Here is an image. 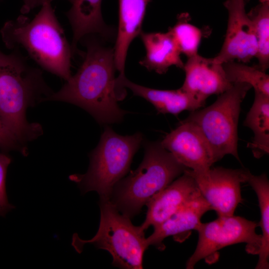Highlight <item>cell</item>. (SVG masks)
I'll return each mask as SVG.
<instances>
[{"label":"cell","mask_w":269,"mask_h":269,"mask_svg":"<svg viewBox=\"0 0 269 269\" xmlns=\"http://www.w3.org/2000/svg\"><path fill=\"white\" fill-rule=\"evenodd\" d=\"M87 51L76 73L45 100L65 102L89 112L102 124L121 122L126 112L118 106L124 97L117 85L114 49L93 39L86 41Z\"/></svg>","instance_id":"obj_1"},{"label":"cell","mask_w":269,"mask_h":269,"mask_svg":"<svg viewBox=\"0 0 269 269\" xmlns=\"http://www.w3.org/2000/svg\"><path fill=\"white\" fill-rule=\"evenodd\" d=\"M0 34L7 48L22 50L41 68L66 81L71 77V46L51 3L43 4L32 18L22 14L6 21Z\"/></svg>","instance_id":"obj_2"},{"label":"cell","mask_w":269,"mask_h":269,"mask_svg":"<svg viewBox=\"0 0 269 269\" xmlns=\"http://www.w3.org/2000/svg\"><path fill=\"white\" fill-rule=\"evenodd\" d=\"M52 93L42 71L30 66L20 51L5 54L0 50V114L23 144L42 132L39 124L27 121V108L38 100L45 101Z\"/></svg>","instance_id":"obj_3"},{"label":"cell","mask_w":269,"mask_h":269,"mask_svg":"<svg viewBox=\"0 0 269 269\" xmlns=\"http://www.w3.org/2000/svg\"><path fill=\"white\" fill-rule=\"evenodd\" d=\"M186 169L160 142L147 143L142 161L116 184L110 200L121 213L132 219Z\"/></svg>","instance_id":"obj_4"},{"label":"cell","mask_w":269,"mask_h":269,"mask_svg":"<svg viewBox=\"0 0 269 269\" xmlns=\"http://www.w3.org/2000/svg\"><path fill=\"white\" fill-rule=\"evenodd\" d=\"M142 140L139 133L124 136L106 127L90 155L87 172L71 175L69 179L77 184L83 194L94 191L100 198L110 199L114 186L129 170Z\"/></svg>","instance_id":"obj_5"},{"label":"cell","mask_w":269,"mask_h":269,"mask_svg":"<svg viewBox=\"0 0 269 269\" xmlns=\"http://www.w3.org/2000/svg\"><path fill=\"white\" fill-rule=\"evenodd\" d=\"M99 205L101 217L97 233L88 240L74 234L73 247L80 253L84 245L92 244L112 255L114 267L123 269H143V254L148 247L144 231L121 213L110 199L100 198Z\"/></svg>","instance_id":"obj_6"},{"label":"cell","mask_w":269,"mask_h":269,"mask_svg":"<svg viewBox=\"0 0 269 269\" xmlns=\"http://www.w3.org/2000/svg\"><path fill=\"white\" fill-rule=\"evenodd\" d=\"M252 86L234 84L220 94L211 105L190 114L185 120L194 124L210 145L216 161L231 154L240 160L238 153V124L241 105Z\"/></svg>","instance_id":"obj_7"},{"label":"cell","mask_w":269,"mask_h":269,"mask_svg":"<svg viewBox=\"0 0 269 269\" xmlns=\"http://www.w3.org/2000/svg\"><path fill=\"white\" fill-rule=\"evenodd\" d=\"M258 226L255 221L234 215L218 216L212 221L201 222L195 230L198 233L197 246L186 263V268L194 269L202 260L215 259L220 250L239 243L246 244L248 253L258 255L262 241L261 235L256 232Z\"/></svg>","instance_id":"obj_8"},{"label":"cell","mask_w":269,"mask_h":269,"mask_svg":"<svg viewBox=\"0 0 269 269\" xmlns=\"http://www.w3.org/2000/svg\"><path fill=\"white\" fill-rule=\"evenodd\" d=\"M194 178L201 195L218 216H231L242 201V183L247 182L250 171L246 169L211 168L205 173L188 169Z\"/></svg>","instance_id":"obj_9"},{"label":"cell","mask_w":269,"mask_h":269,"mask_svg":"<svg viewBox=\"0 0 269 269\" xmlns=\"http://www.w3.org/2000/svg\"><path fill=\"white\" fill-rule=\"evenodd\" d=\"M227 27L223 44L214 57L220 64L237 60L249 62L256 56L257 42L253 23L245 10V0H227Z\"/></svg>","instance_id":"obj_10"},{"label":"cell","mask_w":269,"mask_h":269,"mask_svg":"<svg viewBox=\"0 0 269 269\" xmlns=\"http://www.w3.org/2000/svg\"><path fill=\"white\" fill-rule=\"evenodd\" d=\"M160 142L180 163L194 173H206L216 162L200 130L185 120Z\"/></svg>","instance_id":"obj_11"},{"label":"cell","mask_w":269,"mask_h":269,"mask_svg":"<svg viewBox=\"0 0 269 269\" xmlns=\"http://www.w3.org/2000/svg\"><path fill=\"white\" fill-rule=\"evenodd\" d=\"M201 195L194 178L186 169L147 204L146 217L140 229L144 231L150 226L160 224Z\"/></svg>","instance_id":"obj_12"},{"label":"cell","mask_w":269,"mask_h":269,"mask_svg":"<svg viewBox=\"0 0 269 269\" xmlns=\"http://www.w3.org/2000/svg\"><path fill=\"white\" fill-rule=\"evenodd\" d=\"M183 69L185 78L181 88L204 101L211 95L225 92L233 85L228 80L223 64L214 58L197 54L188 58Z\"/></svg>","instance_id":"obj_13"},{"label":"cell","mask_w":269,"mask_h":269,"mask_svg":"<svg viewBox=\"0 0 269 269\" xmlns=\"http://www.w3.org/2000/svg\"><path fill=\"white\" fill-rule=\"evenodd\" d=\"M151 0H119V24L114 48V60L121 81L124 78L128 50L133 40L140 34L148 4Z\"/></svg>","instance_id":"obj_14"},{"label":"cell","mask_w":269,"mask_h":269,"mask_svg":"<svg viewBox=\"0 0 269 269\" xmlns=\"http://www.w3.org/2000/svg\"><path fill=\"white\" fill-rule=\"evenodd\" d=\"M210 210V205L201 195L190 201L168 219L153 227V233L146 238L148 246L164 250L165 246L163 242L166 238L172 236L178 241L181 235L196 230L202 217Z\"/></svg>","instance_id":"obj_15"},{"label":"cell","mask_w":269,"mask_h":269,"mask_svg":"<svg viewBox=\"0 0 269 269\" xmlns=\"http://www.w3.org/2000/svg\"><path fill=\"white\" fill-rule=\"evenodd\" d=\"M120 84L123 88L130 89L134 95L144 98L152 104L158 113L177 115L184 111H196L205 104L206 101L181 88L171 90L154 89L135 84L126 77Z\"/></svg>","instance_id":"obj_16"},{"label":"cell","mask_w":269,"mask_h":269,"mask_svg":"<svg viewBox=\"0 0 269 269\" xmlns=\"http://www.w3.org/2000/svg\"><path fill=\"white\" fill-rule=\"evenodd\" d=\"M145 49V55L139 63L149 71L165 73L175 66L183 68L181 52L171 34L162 32H144L139 34Z\"/></svg>","instance_id":"obj_17"},{"label":"cell","mask_w":269,"mask_h":269,"mask_svg":"<svg viewBox=\"0 0 269 269\" xmlns=\"http://www.w3.org/2000/svg\"><path fill=\"white\" fill-rule=\"evenodd\" d=\"M102 0H74L66 15L73 31L71 45L73 53L78 43L87 35L98 34L103 37L110 35L102 15Z\"/></svg>","instance_id":"obj_18"},{"label":"cell","mask_w":269,"mask_h":269,"mask_svg":"<svg viewBox=\"0 0 269 269\" xmlns=\"http://www.w3.org/2000/svg\"><path fill=\"white\" fill-rule=\"evenodd\" d=\"M249 128L254 137L248 144L256 158L269 152V96L255 91L253 104L244 122Z\"/></svg>","instance_id":"obj_19"},{"label":"cell","mask_w":269,"mask_h":269,"mask_svg":"<svg viewBox=\"0 0 269 269\" xmlns=\"http://www.w3.org/2000/svg\"><path fill=\"white\" fill-rule=\"evenodd\" d=\"M247 182L255 191L258 200L261 220L258 224L262 230L261 245L256 269L269 268V181L266 174L255 175L250 172Z\"/></svg>","instance_id":"obj_20"},{"label":"cell","mask_w":269,"mask_h":269,"mask_svg":"<svg viewBox=\"0 0 269 269\" xmlns=\"http://www.w3.org/2000/svg\"><path fill=\"white\" fill-rule=\"evenodd\" d=\"M257 42L258 66L266 72L269 66V3H260L248 13Z\"/></svg>","instance_id":"obj_21"},{"label":"cell","mask_w":269,"mask_h":269,"mask_svg":"<svg viewBox=\"0 0 269 269\" xmlns=\"http://www.w3.org/2000/svg\"><path fill=\"white\" fill-rule=\"evenodd\" d=\"M223 66L228 80L233 84L247 83L255 91L269 96V76L258 66L231 61L223 63Z\"/></svg>","instance_id":"obj_22"},{"label":"cell","mask_w":269,"mask_h":269,"mask_svg":"<svg viewBox=\"0 0 269 269\" xmlns=\"http://www.w3.org/2000/svg\"><path fill=\"white\" fill-rule=\"evenodd\" d=\"M190 19L187 13L180 14L176 24L168 30L181 53H183L188 58L198 54L203 36L201 30L189 23Z\"/></svg>","instance_id":"obj_23"},{"label":"cell","mask_w":269,"mask_h":269,"mask_svg":"<svg viewBox=\"0 0 269 269\" xmlns=\"http://www.w3.org/2000/svg\"><path fill=\"white\" fill-rule=\"evenodd\" d=\"M11 160L8 155L0 153V216L3 217L14 208L8 201L6 190L7 169Z\"/></svg>","instance_id":"obj_24"},{"label":"cell","mask_w":269,"mask_h":269,"mask_svg":"<svg viewBox=\"0 0 269 269\" xmlns=\"http://www.w3.org/2000/svg\"><path fill=\"white\" fill-rule=\"evenodd\" d=\"M0 148L4 150H17L24 156L27 154L26 146L21 143L10 132L0 114Z\"/></svg>","instance_id":"obj_25"},{"label":"cell","mask_w":269,"mask_h":269,"mask_svg":"<svg viewBox=\"0 0 269 269\" xmlns=\"http://www.w3.org/2000/svg\"><path fill=\"white\" fill-rule=\"evenodd\" d=\"M53 0H23V4L20 9V12L22 14L29 12L33 9L41 6L43 4L47 2L51 3ZM71 3L74 0H67Z\"/></svg>","instance_id":"obj_26"},{"label":"cell","mask_w":269,"mask_h":269,"mask_svg":"<svg viewBox=\"0 0 269 269\" xmlns=\"http://www.w3.org/2000/svg\"><path fill=\"white\" fill-rule=\"evenodd\" d=\"M260 3H269V0H260Z\"/></svg>","instance_id":"obj_27"}]
</instances>
